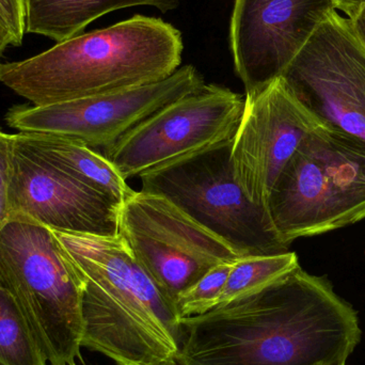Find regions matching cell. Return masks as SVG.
I'll return each instance as SVG.
<instances>
[{
  "mask_svg": "<svg viewBox=\"0 0 365 365\" xmlns=\"http://www.w3.org/2000/svg\"><path fill=\"white\" fill-rule=\"evenodd\" d=\"M299 265L295 252L240 257L232 265L218 306L265 289Z\"/></svg>",
  "mask_w": 365,
  "mask_h": 365,
  "instance_id": "15",
  "label": "cell"
},
{
  "mask_svg": "<svg viewBox=\"0 0 365 365\" xmlns=\"http://www.w3.org/2000/svg\"><path fill=\"white\" fill-rule=\"evenodd\" d=\"M334 11V0H235L230 46L245 96L252 98L280 78Z\"/></svg>",
  "mask_w": 365,
  "mask_h": 365,
  "instance_id": "10",
  "label": "cell"
},
{
  "mask_svg": "<svg viewBox=\"0 0 365 365\" xmlns=\"http://www.w3.org/2000/svg\"><path fill=\"white\" fill-rule=\"evenodd\" d=\"M15 135H9L0 128V229L10 219L9 184L12 170Z\"/></svg>",
  "mask_w": 365,
  "mask_h": 365,
  "instance_id": "18",
  "label": "cell"
},
{
  "mask_svg": "<svg viewBox=\"0 0 365 365\" xmlns=\"http://www.w3.org/2000/svg\"><path fill=\"white\" fill-rule=\"evenodd\" d=\"M204 85L197 68L188 64L164 81L125 91L43 106H15L6 121L21 133L53 135L92 149H106L156 111Z\"/></svg>",
  "mask_w": 365,
  "mask_h": 365,
  "instance_id": "9",
  "label": "cell"
},
{
  "mask_svg": "<svg viewBox=\"0 0 365 365\" xmlns=\"http://www.w3.org/2000/svg\"><path fill=\"white\" fill-rule=\"evenodd\" d=\"M232 141L143 175L141 190L166 197L240 257L287 252L267 210L236 181Z\"/></svg>",
  "mask_w": 365,
  "mask_h": 365,
  "instance_id": "5",
  "label": "cell"
},
{
  "mask_svg": "<svg viewBox=\"0 0 365 365\" xmlns=\"http://www.w3.org/2000/svg\"><path fill=\"white\" fill-rule=\"evenodd\" d=\"M15 143L75 181L121 205L135 190L103 154L63 137L19 133Z\"/></svg>",
  "mask_w": 365,
  "mask_h": 365,
  "instance_id": "13",
  "label": "cell"
},
{
  "mask_svg": "<svg viewBox=\"0 0 365 365\" xmlns=\"http://www.w3.org/2000/svg\"><path fill=\"white\" fill-rule=\"evenodd\" d=\"M267 212L283 244L365 218V145L321 125L279 175Z\"/></svg>",
  "mask_w": 365,
  "mask_h": 365,
  "instance_id": "4",
  "label": "cell"
},
{
  "mask_svg": "<svg viewBox=\"0 0 365 365\" xmlns=\"http://www.w3.org/2000/svg\"><path fill=\"white\" fill-rule=\"evenodd\" d=\"M245 98L204 85L135 126L103 155L125 181L233 140Z\"/></svg>",
  "mask_w": 365,
  "mask_h": 365,
  "instance_id": "6",
  "label": "cell"
},
{
  "mask_svg": "<svg viewBox=\"0 0 365 365\" xmlns=\"http://www.w3.org/2000/svg\"><path fill=\"white\" fill-rule=\"evenodd\" d=\"M119 234L175 308L208 270L240 259L166 197L148 191H134L121 204Z\"/></svg>",
  "mask_w": 365,
  "mask_h": 365,
  "instance_id": "7",
  "label": "cell"
},
{
  "mask_svg": "<svg viewBox=\"0 0 365 365\" xmlns=\"http://www.w3.org/2000/svg\"><path fill=\"white\" fill-rule=\"evenodd\" d=\"M351 21L358 40L360 41V43H361L362 46L365 49V4L362 6L359 13L354 19H351Z\"/></svg>",
  "mask_w": 365,
  "mask_h": 365,
  "instance_id": "21",
  "label": "cell"
},
{
  "mask_svg": "<svg viewBox=\"0 0 365 365\" xmlns=\"http://www.w3.org/2000/svg\"><path fill=\"white\" fill-rule=\"evenodd\" d=\"M10 217L56 231L119 234L120 204L75 181L15 143L9 184Z\"/></svg>",
  "mask_w": 365,
  "mask_h": 365,
  "instance_id": "12",
  "label": "cell"
},
{
  "mask_svg": "<svg viewBox=\"0 0 365 365\" xmlns=\"http://www.w3.org/2000/svg\"><path fill=\"white\" fill-rule=\"evenodd\" d=\"M233 264H221L208 270L175 302L178 317H197L218 307Z\"/></svg>",
  "mask_w": 365,
  "mask_h": 365,
  "instance_id": "17",
  "label": "cell"
},
{
  "mask_svg": "<svg viewBox=\"0 0 365 365\" xmlns=\"http://www.w3.org/2000/svg\"><path fill=\"white\" fill-rule=\"evenodd\" d=\"M179 326L180 365L346 364L361 340L353 307L300 266Z\"/></svg>",
  "mask_w": 365,
  "mask_h": 365,
  "instance_id": "1",
  "label": "cell"
},
{
  "mask_svg": "<svg viewBox=\"0 0 365 365\" xmlns=\"http://www.w3.org/2000/svg\"><path fill=\"white\" fill-rule=\"evenodd\" d=\"M281 78L322 125L365 145V49L349 17L334 11Z\"/></svg>",
  "mask_w": 365,
  "mask_h": 365,
  "instance_id": "8",
  "label": "cell"
},
{
  "mask_svg": "<svg viewBox=\"0 0 365 365\" xmlns=\"http://www.w3.org/2000/svg\"><path fill=\"white\" fill-rule=\"evenodd\" d=\"M182 49L177 28L135 15L0 63V83L36 106L115 93L168 78L181 66Z\"/></svg>",
  "mask_w": 365,
  "mask_h": 365,
  "instance_id": "2",
  "label": "cell"
},
{
  "mask_svg": "<svg viewBox=\"0 0 365 365\" xmlns=\"http://www.w3.org/2000/svg\"><path fill=\"white\" fill-rule=\"evenodd\" d=\"M0 29L9 44L21 46L26 34L23 0H0Z\"/></svg>",
  "mask_w": 365,
  "mask_h": 365,
  "instance_id": "19",
  "label": "cell"
},
{
  "mask_svg": "<svg viewBox=\"0 0 365 365\" xmlns=\"http://www.w3.org/2000/svg\"><path fill=\"white\" fill-rule=\"evenodd\" d=\"M0 365H2L1 364H0Z\"/></svg>",
  "mask_w": 365,
  "mask_h": 365,
  "instance_id": "24",
  "label": "cell"
},
{
  "mask_svg": "<svg viewBox=\"0 0 365 365\" xmlns=\"http://www.w3.org/2000/svg\"><path fill=\"white\" fill-rule=\"evenodd\" d=\"M341 365H346V364H341Z\"/></svg>",
  "mask_w": 365,
  "mask_h": 365,
  "instance_id": "23",
  "label": "cell"
},
{
  "mask_svg": "<svg viewBox=\"0 0 365 365\" xmlns=\"http://www.w3.org/2000/svg\"><path fill=\"white\" fill-rule=\"evenodd\" d=\"M9 41L6 38V34L2 32V30L0 29V58L2 57V53L6 51V47L9 46Z\"/></svg>",
  "mask_w": 365,
  "mask_h": 365,
  "instance_id": "22",
  "label": "cell"
},
{
  "mask_svg": "<svg viewBox=\"0 0 365 365\" xmlns=\"http://www.w3.org/2000/svg\"><path fill=\"white\" fill-rule=\"evenodd\" d=\"M338 10L345 13L349 19H354L365 4V0H334Z\"/></svg>",
  "mask_w": 365,
  "mask_h": 365,
  "instance_id": "20",
  "label": "cell"
},
{
  "mask_svg": "<svg viewBox=\"0 0 365 365\" xmlns=\"http://www.w3.org/2000/svg\"><path fill=\"white\" fill-rule=\"evenodd\" d=\"M0 364L49 365L12 294L0 280Z\"/></svg>",
  "mask_w": 365,
  "mask_h": 365,
  "instance_id": "16",
  "label": "cell"
},
{
  "mask_svg": "<svg viewBox=\"0 0 365 365\" xmlns=\"http://www.w3.org/2000/svg\"><path fill=\"white\" fill-rule=\"evenodd\" d=\"M181 0H23L26 34L59 43L81 31L107 13L138 6L175 10Z\"/></svg>",
  "mask_w": 365,
  "mask_h": 365,
  "instance_id": "14",
  "label": "cell"
},
{
  "mask_svg": "<svg viewBox=\"0 0 365 365\" xmlns=\"http://www.w3.org/2000/svg\"><path fill=\"white\" fill-rule=\"evenodd\" d=\"M0 280L23 311L49 365H77L85 279L53 230L13 216L0 229Z\"/></svg>",
  "mask_w": 365,
  "mask_h": 365,
  "instance_id": "3",
  "label": "cell"
},
{
  "mask_svg": "<svg viewBox=\"0 0 365 365\" xmlns=\"http://www.w3.org/2000/svg\"><path fill=\"white\" fill-rule=\"evenodd\" d=\"M321 125L281 77L257 96H245L231 164L236 181L253 203L267 210L279 175L304 139Z\"/></svg>",
  "mask_w": 365,
  "mask_h": 365,
  "instance_id": "11",
  "label": "cell"
}]
</instances>
